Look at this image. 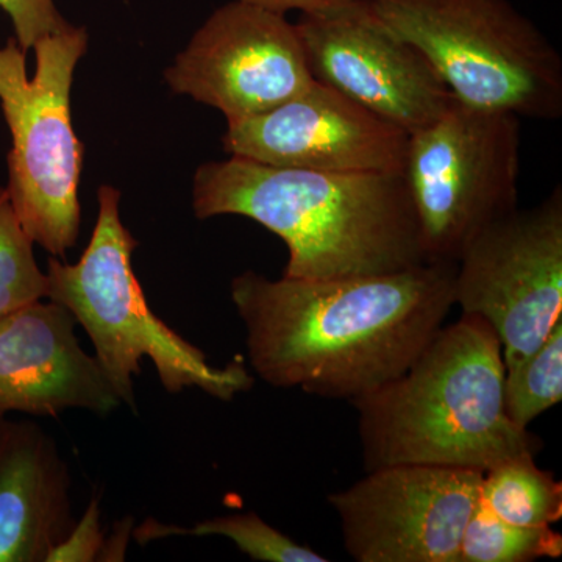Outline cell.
I'll list each match as a JSON object with an SVG mask.
<instances>
[{"mask_svg": "<svg viewBox=\"0 0 562 562\" xmlns=\"http://www.w3.org/2000/svg\"><path fill=\"white\" fill-rule=\"evenodd\" d=\"M562 557V536L547 527H520L494 516L479 501L462 535L460 562H532Z\"/></svg>", "mask_w": 562, "mask_h": 562, "instance_id": "cell-17", "label": "cell"}, {"mask_svg": "<svg viewBox=\"0 0 562 562\" xmlns=\"http://www.w3.org/2000/svg\"><path fill=\"white\" fill-rule=\"evenodd\" d=\"M94 232L79 262L47 260V301L65 306L90 336L94 358L122 405L138 413L133 379L149 358L169 394L195 387L221 402L250 391L255 379L241 360L214 368L201 349L151 312L133 271L138 241L121 220V191L98 192Z\"/></svg>", "mask_w": 562, "mask_h": 562, "instance_id": "cell-4", "label": "cell"}, {"mask_svg": "<svg viewBox=\"0 0 562 562\" xmlns=\"http://www.w3.org/2000/svg\"><path fill=\"white\" fill-rule=\"evenodd\" d=\"M562 401V316L530 357L505 369V409L517 427L531 422Z\"/></svg>", "mask_w": 562, "mask_h": 562, "instance_id": "cell-18", "label": "cell"}, {"mask_svg": "<svg viewBox=\"0 0 562 562\" xmlns=\"http://www.w3.org/2000/svg\"><path fill=\"white\" fill-rule=\"evenodd\" d=\"M480 502L498 519L520 527H547L562 517V484L520 454L483 473Z\"/></svg>", "mask_w": 562, "mask_h": 562, "instance_id": "cell-15", "label": "cell"}, {"mask_svg": "<svg viewBox=\"0 0 562 562\" xmlns=\"http://www.w3.org/2000/svg\"><path fill=\"white\" fill-rule=\"evenodd\" d=\"M168 536H222L231 539L244 554L254 561L265 562H328V558L314 552L310 547L292 541L258 516L257 513L228 514L202 520L192 528L166 527L158 522L146 524L143 531L136 532L139 542Z\"/></svg>", "mask_w": 562, "mask_h": 562, "instance_id": "cell-16", "label": "cell"}, {"mask_svg": "<svg viewBox=\"0 0 562 562\" xmlns=\"http://www.w3.org/2000/svg\"><path fill=\"white\" fill-rule=\"evenodd\" d=\"M165 80L176 94L220 110L227 121L276 109L314 81L295 24L243 0L211 14Z\"/></svg>", "mask_w": 562, "mask_h": 562, "instance_id": "cell-10", "label": "cell"}, {"mask_svg": "<svg viewBox=\"0 0 562 562\" xmlns=\"http://www.w3.org/2000/svg\"><path fill=\"white\" fill-rule=\"evenodd\" d=\"M132 517H125L124 520L116 524V530L110 538H105L101 561H124L125 552L128 547V536L132 532Z\"/></svg>", "mask_w": 562, "mask_h": 562, "instance_id": "cell-23", "label": "cell"}, {"mask_svg": "<svg viewBox=\"0 0 562 562\" xmlns=\"http://www.w3.org/2000/svg\"><path fill=\"white\" fill-rule=\"evenodd\" d=\"M105 538L101 525V503L99 497H94L69 535L52 550L47 562L101 561Z\"/></svg>", "mask_w": 562, "mask_h": 562, "instance_id": "cell-21", "label": "cell"}, {"mask_svg": "<svg viewBox=\"0 0 562 562\" xmlns=\"http://www.w3.org/2000/svg\"><path fill=\"white\" fill-rule=\"evenodd\" d=\"M33 246L9 191L0 187V317L47 297V273L41 271Z\"/></svg>", "mask_w": 562, "mask_h": 562, "instance_id": "cell-19", "label": "cell"}, {"mask_svg": "<svg viewBox=\"0 0 562 562\" xmlns=\"http://www.w3.org/2000/svg\"><path fill=\"white\" fill-rule=\"evenodd\" d=\"M0 10L10 18L14 40L24 52L32 50L40 40L70 25L61 16L55 0H0Z\"/></svg>", "mask_w": 562, "mask_h": 562, "instance_id": "cell-20", "label": "cell"}, {"mask_svg": "<svg viewBox=\"0 0 562 562\" xmlns=\"http://www.w3.org/2000/svg\"><path fill=\"white\" fill-rule=\"evenodd\" d=\"M457 265L338 279L235 277L254 372L280 390L353 402L403 375L454 306Z\"/></svg>", "mask_w": 562, "mask_h": 562, "instance_id": "cell-1", "label": "cell"}, {"mask_svg": "<svg viewBox=\"0 0 562 562\" xmlns=\"http://www.w3.org/2000/svg\"><path fill=\"white\" fill-rule=\"evenodd\" d=\"M454 305L483 317L505 369L538 349L562 316V188L492 222L457 262Z\"/></svg>", "mask_w": 562, "mask_h": 562, "instance_id": "cell-8", "label": "cell"}, {"mask_svg": "<svg viewBox=\"0 0 562 562\" xmlns=\"http://www.w3.org/2000/svg\"><path fill=\"white\" fill-rule=\"evenodd\" d=\"M482 480L469 469L386 465L328 495V503L357 562H460Z\"/></svg>", "mask_w": 562, "mask_h": 562, "instance_id": "cell-9", "label": "cell"}, {"mask_svg": "<svg viewBox=\"0 0 562 562\" xmlns=\"http://www.w3.org/2000/svg\"><path fill=\"white\" fill-rule=\"evenodd\" d=\"M198 220L243 216L286 244L290 279H338L424 265L419 224L403 176L276 168L231 157L199 166Z\"/></svg>", "mask_w": 562, "mask_h": 562, "instance_id": "cell-2", "label": "cell"}, {"mask_svg": "<svg viewBox=\"0 0 562 562\" xmlns=\"http://www.w3.org/2000/svg\"><path fill=\"white\" fill-rule=\"evenodd\" d=\"M57 442L33 420L0 419V562H47L77 519Z\"/></svg>", "mask_w": 562, "mask_h": 562, "instance_id": "cell-14", "label": "cell"}, {"mask_svg": "<svg viewBox=\"0 0 562 562\" xmlns=\"http://www.w3.org/2000/svg\"><path fill=\"white\" fill-rule=\"evenodd\" d=\"M76 327L72 314L52 301L0 317V419L13 413L58 417L68 409L106 416L122 406Z\"/></svg>", "mask_w": 562, "mask_h": 562, "instance_id": "cell-13", "label": "cell"}, {"mask_svg": "<svg viewBox=\"0 0 562 562\" xmlns=\"http://www.w3.org/2000/svg\"><path fill=\"white\" fill-rule=\"evenodd\" d=\"M88 49V32L70 24L27 52L10 38L0 47V109L9 125L11 205L32 241L50 257L65 258L79 239V188L83 144L70 120L74 72Z\"/></svg>", "mask_w": 562, "mask_h": 562, "instance_id": "cell-6", "label": "cell"}, {"mask_svg": "<svg viewBox=\"0 0 562 562\" xmlns=\"http://www.w3.org/2000/svg\"><path fill=\"white\" fill-rule=\"evenodd\" d=\"M351 405L366 471L427 464L484 473L543 446L506 414L502 342L473 314L443 325L408 371Z\"/></svg>", "mask_w": 562, "mask_h": 562, "instance_id": "cell-3", "label": "cell"}, {"mask_svg": "<svg viewBox=\"0 0 562 562\" xmlns=\"http://www.w3.org/2000/svg\"><path fill=\"white\" fill-rule=\"evenodd\" d=\"M458 101L528 120L562 116L560 52L509 0H369Z\"/></svg>", "mask_w": 562, "mask_h": 562, "instance_id": "cell-5", "label": "cell"}, {"mask_svg": "<svg viewBox=\"0 0 562 562\" xmlns=\"http://www.w3.org/2000/svg\"><path fill=\"white\" fill-rule=\"evenodd\" d=\"M243 2L286 16L290 11H301V14L317 13V11L346 5L353 0H243Z\"/></svg>", "mask_w": 562, "mask_h": 562, "instance_id": "cell-22", "label": "cell"}, {"mask_svg": "<svg viewBox=\"0 0 562 562\" xmlns=\"http://www.w3.org/2000/svg\"><path fill=\"white\" fill-rule=\"evenodd\" d=\"M408 133L314 80L276 109L227 121L231 157L305 171L403 176Z\"/></svg>", "mask_w": 562, "mask_h": 562, "instance_id": "cell-12", "label": "cell"}, {"mask_svg": "<svg viewBox=\"0 0 562 562\" xmlns=\"http://www.w3.org/2000/svg\"><path fill=\"white\" fill-rule=\"evenodd\" d=\"M295 29L314 80L408 135L438 120L453 101L427 58L391 32L369 0L301 14Z\"/></svg>", "mask_w": 562, "mask_h": 562, "instance_id": "cell-11", "label": "cell"}, {"mask_svg": "<svg viewBox=\"0 0 562 562\" xmlns=\"http://www.w3.org/2000/svg\"><path fill=\"white\" fill-rule=\"evenodd\" d=\"M520 117L453 101L409 133L403 179L425 262L457 265L492 222L519 209Z\"/></svg>", "mask_w": 562, "mask_h": 562, "instance_id": "cell-7", "label": "cell"}]
</instances>
